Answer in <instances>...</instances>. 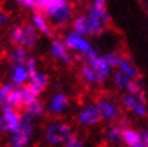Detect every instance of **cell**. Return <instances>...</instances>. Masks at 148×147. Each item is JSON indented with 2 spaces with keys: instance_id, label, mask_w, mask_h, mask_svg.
Instances as JSON below:
<instances>
[{
  "instance_id": "9a60e30c",
  "label": "cell",
  "mask_w": 148,
  "mask_h": 147,
  "mask_svg": "<svg viewBox=\"0 0 148 147\" xmlns=\"http://www.w3.org/2000/svg\"><path fill=\"white\" fill-rule=\"evenodd\" d=\"M30 23L35 27V29L41 35L46 36V38H52V36H53V32H52V28L49 25L51 23L47 19V17L43 14V12L34 11L30 17Z\"/></svg>"
},
{
  "instance_id": "2e32d148",
  "label": "cell",
  "mask_w": 148,
  "mask_h": 147,
  "mask_svg": "<svg viewBox=\"0 0 148 147\" xmlns=\"http://www.w3.org/2000/svg\"><path fill=\"white\" fill-rule=\"evenodd\" d=\"M28 49L23 46H13L6 54V62L9 67L13 65H25L29 58Z\"/></svg>"
},
{
  "instance_id": "52a82bcc",
  "label": "cell",
  "mask_w": 148,
  "mask_h": 147,
  "mask_svg": "<svg viewBox=\"0 0 148 147\" xmlns=\"http://www.w3.org/2000/svg\"><path fill=\"white\" fill-rule=\"evenodd\" d=\"M112 82L117 89L119 92H123L124 94H138L145 91L141 81L130 78L118 69H116L112 74Z\"/></svg>"
},
{
  "instance_id": "7a4b0ae2",
  "label": "cell",
  "mask_w": 148,
  "mask_h": 147,
  "mask_svg": "<svg viewBox=\"0 0 148 147\" xmlns=\"http://www.w3.org/2000/svg\"><path fill=\"white\" fill-rule=\"evenodd\" d=\"M73 134L72 127L68 122L62 120H53L47 123L43 130V137L45 141L49 146H62L70 139V136Z\"/></svg>"
},
{
  "instance_id": "44dd1931",
  "label": "cell",
  "mask_w": 148,
  "mask_h": 147,
  "mask_svg": "<svg viewBox=\"0 0 148 147\" xmlns=\"http://www.w3.org/2000/svg\"><path fill=\"white\" fill-rule=\"evenodd\" d=\"M145 139V130H136L134 128H127L123 131V144L125 147H131Z\"/></svg>"
},
{
  "instance_id": "8992f818",
  "label": "cell",
  "mask_w": 148,
  "mask_h": 147,
  "mask_svg": "<svg viewBox=\"0 0 148 147\" xmlns=\"http://www.w3.org/2000/svg\"><path fill=\"white\" fill-rule=\"evenodd\" d=\"M97 106L102 117V121L106 123H114L122 118L121 105L110 97H100L97 100Z\"/></svg>"
},
{
  "instance_id": "d6a6232c",
  "label": "cell",
  "mask_w": 148,
  "mask_h": 147,
  "mask_svg": "<svg viewBox=\"0 0 148 147\" xmlns=\"http://www.w3.org/2000/svg\"><path fill=\"white\" fill-rule=\"evenodd\" d=\"M49 0H36V11H42Z\"/></svg>"
},
{
  "instance_id": "d590c367",
  "label": "cell",
  "mask_w": 148,
  "mask_h": 147,
  "mask_svg": "<svg viewBox=\"0 0 148 147\" xmlns=\"http://www.w3.org/2000/svg\"><path fill=\"white\" fill-rule=\"evenodd\" d=\"M131 147H147V145H146V141H145V139L142 141H140L138 144H136V145H134V146H131Z\"/></svg>"
},
{
  "instance_id": "5b68a950",
  "label": "cell",
  "mask_w": 148,
  "mask_h": 147,
  "mask_svg": "<svg viewBox=\"0 0 148 147\" xmlns=\"http://www.w3.org/2000/svg\"><path fill=\"white\" fill-rule=\"evenodd\" d=\"M121 105L127 111L135 115L136 117H140V118H145L148 115L146 91L138 94H123L121 98Z\"/></svg>"
},
{
  "instance_id": "9c48e42d",
  "label": "cell",
  "mask_w": 148,
  "mask_h": 147,
  "mask_svg": "<svg viewBox=\"0 0 148 147\" xmlns=\"http://www.w3.org/2000/svg\"><path fill=\"white\" fill-rule=\"evenodd\" d=\"M63 41L66 45V47L69 48L70 52L79 54L81 57L84 56L88 51L93 47L90 41L88 40L87 36L77 34L73 30L66 32L65 35H64V38H63Z\"/></svg>"
},
{
  "instance_id": "7402d4cb",
  "label": "cell",
  "mask_w": 148,
  "mask_h": 147,
  "mask_svg": "<svg viewBox=\"0 0 148 147\" xmlns=\"http://www.w3.org/2000/svg\"><path fill=\"white\" fill-rule=\"evenodd\" d=\"M71 30H73L77 34H81L83 36H89V24H88V19L86 13L84 14H77L76 17H73L71 22Z\"/></svg>"
},
{
  "instance_id": "8d00e7d4",
  "label": "cell",
  "mask_w": 148,
  "mask_h": 147,
  "mask_svg": "<svg viewBox=\"0 0 148 147\" xmlns=\"http://www.w3.org/2000/svg\"><path fill=\"white\" fill-rule=\"evenodd\" d=\"M145 141H146V145L148 147V128L145 130Z\"/></svg>"
},
{
  "instance_id": "30bf717a",
  "label": "cell",
  "mask_w": 148,
  "mask_h": 147,
  "mask_svg": "<svg viewBox=\"0 0 148 147\" xmlns=\"http://www.w3.org/2000/svg\"><path fill=\"white\" fill-rule=\"evenodd\" d=\"M102 121V117L97 104H87L82 106L76 115V122L81 127L84 128H92L100 124Z\"/></svg>"
},
{
  "instance_id": "5bb4252c",
  "label": "cell",
  "mask_w": 148,
  "mask_h": 147,
  "mask_svg": "<svg viewBox=\"0 0 148 147\" xmlns=\"http://www.w3.org/2000/svg\"><path fill=\"white\" fill-rule=\"evenodd\" d=\"M123 131L124 128L119 124V122L108 123L103 129V139L110 145H121L123 144Z\"/></svg>"
},
{
  "instance_id": "8fae6325",
  "label": "cell",
  "mask_w": 148,
  "mask_h": 147,
  "mask_svg": "<svg viewBox=\"0 0 148 147\" xmlns=\"http://www.w3.org/2000/svg\"><path fill=\"white\" fill-rule=\"evenodd\" d=\"M70 107L69 95L64 92H56L48 98L46 102L47 113L52 117L63 116Z\"/></svg>"
},
{
  "instance_id": "ffe728a7",
  "label": "cell",
  "mask_w": 148,
  "mask_h": 147,
  "mask_svg": "<svg viewBox=\"0 0 148 147\" xmlns=\"http://www.w3.org/2000/svg\"><path fill=\"white\" fill-rule=\"evenodd\" d=\"M28 84L30 86L33 88V91L40 97V94L42 92H45L46 88L49 84V77H48V75L46 72L39 71V72H36L34 76L30 77Z\"/></svg>"
},
{
  "instance_id": "e575fe53",
  "label": "cell",
  "mask_w": 148,
  "mask_h": 147,
  "mask_svg": "<svg viewBox=\"0 0 148 147\" xmlns=\"http://www.w3.org/2000/svg\"><path fill=\"white\" fill-rule=\"evenodd\" d=\"M92 3L98 6H106V0H92Z\"/></svg>"
},
{
  "instance_id": "277c9868",
  "label": "cell",
  "mask_w": 148,
  "mask_h": 147,
  "mask_svg": "<svg viewBox=\"0 0 148 147\" xmlns=\"http://www.w3.org/2000/svg\"><path fill=\"white\" fill-rule=\"evenodd\" d=\"M82 60L83 64H87L97 72L102 83H105V81L113 74V68L108 64L105 56H101L95 47H92L84 56H82Z\"/></svg>"
},
{
  "instance_id": "74e56055",
  "label": "cell",
  "mask_w": 148,
  "mask_h": 147,
  "mask_svg": "<svg viewBox=\"0 0 148 147\" xmlns=\"http://www.w3.org/2000/svg\"><path fill=\"white\" fill-rule=\"evenodd\" d=\"M75 1H77V3H82V1H86V0H75Z\"/></svg>"
},
{
  "instance_id": "f35d334b",
  "label": "cell",
  "mask_w": 148,
  "mask_h": 147,
  "mask_svg": "<svg viewBox=\"0 0 148 147\" xmlns=\"http://www.w3.org/2000/svg\"><path fill=\"white\" fill-rule=\"evenodd\" d=\"M7 147H9V146H7Z\"/></svg>"
},
{
  "instance_id": "4dcf8cb0",
  "label": "cell",
  "mask_w": 148,
  "mask_h": 147,
  "mask_svg": "<svg viewBox=\"0 0 148 147\" xmlns=\"http://www.w3.org/2000/svg\"><path fill=\"white\" fill-rule=\"evenodd\" d=\"M17 5L24 7L27 10H35L36 11V0H13Z\"/></svg>"
},
{
  "instance_id": "484cf974",
  "label": "cell",
  "mask_w": 148,
  "mask_h": 147,
  "mask_svg": "<svg viewBox=\"0 0 148 147\" xmlns=\"http://www.w3.org/2000/svg\"><path fill=\"white\" fill-rule=\"evenodd\" d=\"M79 71H81V76H82L83 81L87 84H89V86H100V84H102V81L97 75V72H95L90 67H88L87 64H82Z\"/></svg>"
},
{
  "instance_id": "f1b7e54d",
  "label": "cell",
  "mask_w": 148,
  "mask_h": 147,
  "mask_svg": "<svg viewBox=\"0 0 148 147\" xmlns=\"http://www.w3.org/2000/svg\"><path fill=\"white\" fill-rule=\"evenodd\" d=\"M63 147H86V144H84V140L79 135L72 134L69 140L63 145Z\"/></svg>"
},
{
  "instance_id": "ac0fdd59",
  "label": "cell",
  "mask_w": 148,
  "mask_h": 147,
  "mask_svg": "<svg viewBox=\"0 0 148 147\" xmlns=\"http://www.w3.org/2000/svg\"><path fill=\"white\" fill-rule=\"evenodd\" d=\"M40 40V33L36 30L35 27L32 23H24L23 24V41L22 46L25 47L28 51L34 49L39 43Z\"/></svg>"
},
{
  "instance_id": "7c38bea8",
  "label": "cell",
  "mask_w": 148,
  "mask_h": 147,
  "mask_svg": "<svg viewBox=\"0 0 148 147\" xmlns=\"http://www.w3.org/2000/svg\"><path fill=\"white\" fill-rule=\"evenodd\" d=\"M48 53L53 59L58 60L65 67H69L72 64V56L70 53L69 48L66 47L63 40L60 39H53L49 45Z\"/></svg>"
},
{
  "instance_id": "f546056e",
  "label": "cell",
  "mask_w": 148,
  "mask_h": 147,
  "mask_svg": "<svg viewBox=\"0 0 148 147\" xmlns=\"http://www.w3.org/2000/svg\"><path fill=\"white\" fill-rule=\"evenodd\" d=\"M25 67H27L29 74H30V77L34 76L36 72H39V70H38V60H36V58L34 56H29Z\"/></svg>"
},
{
  "instance_id": "83f0119b",
  "label": "cell",
  "mask_w": 148,
  "mask_h": 147,
  "mask_svg": "<svg viewBox=\"0 0 148 147\" xmlns=\"http://www.w3.org/2000/svg\"><path fill=\"white\" fill-rule=\"evenodd\" d=\"M103 56H105L106 60L108 62V64L113 69H117L118 68V64H119L122 57H123L119 52H117V51H111V52H107V53H105Z\"/></svg>"
},
{
  "instance_id": "4fadbf2b",
  "label": "cell",
  "mask_w": 148,
  "mask_h": 147,
  "mask_svg": "<svg viewBox=\"0 0 148 147\" xmlns=\"http://www.w3.org/2000/svg\"><path fill=\"white\" fill-rule=\"evenodd\" d=\"M7 77L9 81L14 86L22 87L29 82L30 80V74H29L25 65H13V67L7 68Z\"/></svg>"
},
{
  "instance_id": "d4e9b609",
  "label": "cell",
  "mask_w": 148,
  "mask_h": 147,
  "mask_svg": "<svg viewBox=\"0 0 148 147\" xmlns=\"http://www.w3.org/2000/svg\"><path fill=\"white\" fill-rule=\"evenodd\" d=\"M7 39L11 46H22L23 41V24L14 23L10 27L9 33H7Z\"/></svg>"
},
{
  "instance_id": "3957f363",
  "label": "cell",
  "mask_w": 148,
  "mask_h": 147,
  "mask_svg": "<svg viewBox=\"0 0 148 147\" xmlns=\"http://www.w3.org/2000/svg\"><path fill=\"white\" fill-rule=\"evenodd\" d=\"M86 16L89 24V32L92 36L101 35L111 23V16L106 6H98L90 3L87 6Z\"/></svg>"
},
{
  "instance_id": "836d02e7",
  "label": "cell",
  "mask_w": 148,
  "mask_h": 147,
  "mask_svg": "<svg viewBox=\"0 0 148 147\" xmlns=\"http://www.w3.org/2000/svg\"><path fill=\"white\" fill-rule=\"evenodd\" d=\"M118 122H119V124H121V126H122L124 129L129 128V122H128V120L125 118V117H122V118H121L119 121H118Z\"/></svg>"
},
{
  "instance_id": "e0dca14e",
  "label": "cell",
  "mask_w": 148,
  "mask_h": 147,
  "mask_svg": "<svg viewBox=\"0 0 148 147\" xmlns=\"http://www.w3.org/2000/svg\"><path fill=\"white\" fill-rule=\"evenodd\" d=\"M25 116H28L30 120H33L34 122L35 121H39L41 118L46 116L47 113V109H46V104L43 102L41 99H35L33 100L32 102L24 107V112H23Z\"/></svg>"
},
{
  "instance_id": "ba28073f",
  "label": "cell",
  "mask_w": 148,
  "mask_h": 147,
  "mask_svg": "<svg viewBox=\"0 0 148 147\" xmlns=\"http://www.w3.org/2000/svg\"><path fill=\"white\" fill-rule=\"evenodd\" d=\"M22 113L17 109L10 106L1 107V116H0V131L3 134H11L17 131L21 127Z\"/></svg>"
},
{
  "instance_id": "cb8c5ba5",
  "label": "cell",
  "mask_w": 148,
  "mask_h": 147,
  "mask_svg": "<svg viewBox=\"0 0 148 147\" xmlns=\"http://www.w3.org/2000/svg\"><path fill=\"white\" fill-rule=\"evenodd\" d=\"M4 106H10L13 109H23L24 102H23V94H22V88L21 87H14L12 92L9 94V97L6 98V101ZM1 106V107H4Z\"/></svg>"
},
{
  "instance_id": "4316f807",
  "label": "cell",
  "mask_w": 148,
  "mask_h": 147,
  "mask_svg": "<svg viewBox=\"0 0 148 147\" xmlns=\"http://www.w3.org/2000/svg\"><path fill=\"white\" fill-rule=\"evenodd\" d=\"M14 87H17V86H14L12 82H10V81H7V82L1 84V87H0V104H1V106H4L6 98L9 97V94L12 92V89Z\"/></svg>"
},
{
  "instance_id": "6da1fadb",
  "label": "cell",
  "mask_w": 148,
  "mask_h": 147,
  "mask_svg": "<svg viewBox=\"0 0 148 147\" xmlns=\"http://www.w3.org/2000/svg\"><path fill=\"white\" fill-rule=\"evenodd\" d=\"M47 17L52 27L65 28L73 19V7L70 0H49L41 11Z\"/></svg>"
},
{
  "instance_id": "d6986e66",
  "label": "cell",
  "mask_w": 148,
  "mask_h": 147,
  "mask_svg": "<svg viewBox=\"0 0 148 147\" xmlns=\"http://www.w3.org/2000/svg\"><path fill=\"white\" fill-rule=\"evenodd\" d=\"M32 136L27 131L18 129L14 133L9 134V140H7V146L9 147H28L30 145Z\"/></svg>"
},
{
  "instance_id": "1f68e13d",
  "label": "cell",
  "mask_w": 148,
  "mask_h": 147,
  "mask_svg": "<svg viewBox=\"0 0 148 147\" xmlns=\"http://www.w3.org/2000/svg\"><path fill=\"white\" fill-rule=\"evenodd\" d=\"M10 21H11V18H10V14L9 13H6L4 11L0 12V25H1V27H6L7 24L10 23Z\"/></svg>"
},
{
  "instance_id": "603a6c76",
  "label": "cell",
  "mask_w": 148,
  "mask_h": 147,
  "mask_svg": "<svg viewBox=\"0 0 148 147\" xmlns=\"http://www.w3.org/2000/svg\"><path fill=\"white\" fill-rule=\"evenodd\" d=\"M118 70H121L123 74H125L127 76H129L132 80H140V74L138 70L136 69L135 64L132 63V60L128 57H122V59L118 64Z\"/></svg>"
}]
</instances>
